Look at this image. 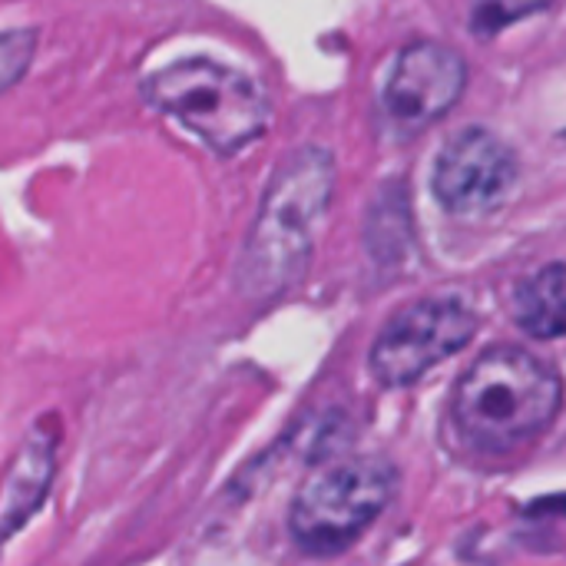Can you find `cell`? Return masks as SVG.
Masks as SVG:
<instances>
[{
    "mask_svg": "<svg viewBox=\"0 0 566 566\" xmlns=\"http://www.w3.org/2000/svg\"><path fill=\"white\" fill-rule=\"evenodd\" d=\"M335 179V156L325 146L308 143L282 156L239 252L235 289L242 298L275 302L305 279Z\"/></svg>",
    "mask_w": 566,
    "mask_h": 566,
    "instance_id": "obj_1",
    "label": "cell"
},
{
    "mask_svg": "<svg viewBox=\"0 0 566 566\" xmlns=\"http://www.w3.org/2000/svg\"><path fill=\"white\" fill-rule=\"evenodd\" d=\"M448 408L468 451L507 458L554 428L564 411V378L524 345H491L461 371Z\"/></svg>",
    "mask_w": 566,
    "mask_h": 566,
    "instance_id": "obj_2",
    "label": "cell"
},
{
    "mask_svg": "<svg viewBox=\"0 0 566 566\" xmlns=\"http://www.w3.org/2000/svg\"><path fill=\"white\" fill-rule=\"evenodd\" d=\"M143 96L149 106L182 123L216 156H235L252 146L272 119L265 90L212 56H182L146 76Z\"/></svg>",
    "mask_w": 566,
    "mask_h": 566,
    "instance_id": "obj_3",
    "label": "cell"
},
{
    "mask_svg": "<svg viewBox=\"0 0 566 566\" xmlns=\"http://www.w3.org/2000/svg\"><path fill=\"white\" fill-rule=\"evenodd\" d=\"M401 474L388 458L355 454L312 471L292 497L289 534L312 557L355 547L398 497Z\"/></svg>",
    "mask_w": 566,
    "mask_h": 566,
    "instance_id": "obj_4",
    "label": "cell"
},
{
    "mask_svg": "<svg viewBox=\"0 0 566 566\" xmlns=\"http://www.w3.org/2000/svg\"><path fill=\"white\" fill-rule=\"evenodd\" d=\"M478 328V312L461 298H415L381 325L368 368L381 388H408L464 352Z\"/></svg>",
    "mask_w": 566,
    "mask_h": 566,
    "instance_id": "obj_5",
    "label": "cell"
},
{
    "mask_svg": "<svg viewBox=\"0 0 566 566\" xmlns=\"http://www.w3.org/2000/svg\"><path fill=\"white\" fill-rule=\"evenodd\" d=\"M517 179L521 159L514 146L488 126H464L441 146L431 192L444 212L474 219L501 209Z\"/></svg>",
    "mask_w": 566,
    "mask_h": 566,
    "instance_id": "obj_6",
    "label": "cell"
},
{
    "mask_svg": "<svg viewBox=\"0 0 566 566\" xmlns=\"http://www.w3.org/2000/svg\"><path fill=\"white\" fill-rule=\"evenodd\" d=\"M468 90V60L441 40L408 43L385 83V109L405 129L444 119Z\"/></svg>",
    "mask_w": 566,
    "mask_h": 566,
    "instance_id": "obj_7",
    "label": "cell"
},
{
    "mask_svg": "<svg viewBox=\"0 0 566 566\" xmlns=\"http://www.w3.org/2000/svg\"><path fill=\"white\" fill-rule=\"evenodd\" d=\"M56 448H60V434L50 428H33L17 454L10 458L7 478H3V537L10 541L46 501L50 488H53V474H56Z\"/></svg>",
    "mask_w": 566,
    "mask_h": 566,
    "instance_id": "obj_8",
    "label": "cell"
},
{
    "mask_svg": "<svg viewBox=\"0 0 566 566\" xmlns=\"http://www.w3.org/2000/svg\"><path fill=\"white\" fill-rule=\"evenodd\" d=\"M514 322L541 342L566 338V262L544 265L517 285Z\"/></svg>",
    "mask_w": 566,
    "mask_h": 566,
    "instance_id": "obj_9",
    "label": "cell"
},
{
    "mask_svg": "<svg viewBox=\"0 0 566 566\" xmlns=\"http://www.w3.org/2000/svg\"><path fill=\"white\" fill-rule=\"evenodd\" d=\"M554 0H474L468 23L474 36H497L501 30L514 27L524 17H534L541 10H547Z\"/></svg>",
    "mask_w": 566,
    "mask_h": 566,
    "instance_id": "obj_10",
    "label": "cell"
},
{
    "mask_svg": "<svg viewBox=\"0 0 566 566\" xmlns=\"http://www.w3.org/2000/svg\"><path fill=\"white\" fill-rule=\"evenodd\" d=\"M33 53H36V30H27V27L3 30V40H0V76H3V90H10V86L20 83V76L27 73Z\"/></svg>",
    "mask_w": 566,
    "mask_h": 566,
    "instance_id": "obj_11",
    "label": "cell"
}]
</instances>
